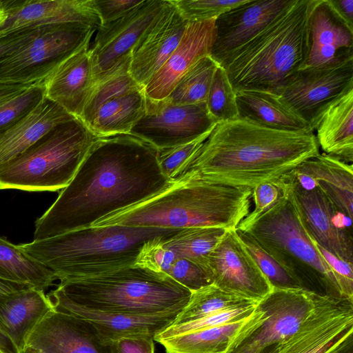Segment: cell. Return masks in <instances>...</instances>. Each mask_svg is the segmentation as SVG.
<instances>
[{
	"instance_id": "17",
	"label": "cell",
	"mask_w": 353,
	"mask_h": 353,
	"mask_svg": "<svg viewBox=\"0 0 353 353\" xmlns=\"http://www.w3.org/2000/svg\"><path fill=\"white\" fill-rule=\"evenodd\" d=\"M188 22L171 0L166 3L135 45L130 73L142 87L165 63L179 45Z\"/></svg>"
},
{
	"instance_id": "16",
	"label": "cell",
	"mask_w": 353,
	"mask_h": 353,
	"mask_svg": "<svg viewBox=\"0 0 353 353\" xmlns=\"http://www.w3.org/2000/svg\"><path fill=\"white\" fill-rule=\"evenodd\" d=\"M212 284L260 301L273 289L241 241L236 229L228 230L207 256Z\"/></svg>"
},
{
	"instance_id": "30",
	"label": "cell",
	"mask_w": 353,
	"mask_h": 353,
	"mask_svg": "<svg viewBox=\"0 0 353 353\" xmlns=\"http://www.w3.org/2000/svg\"><path fill=\"white\" fill-rule=\"evenodd\" d=\"M143 87L119 94L101 104L87 127L97 137L130 134L146 110Z\"/></svg>"
},
{
	"instance_id": "48",
	"label": "cell",
	"mask_w": 353,
	"mask_h": 353,
	"mask_svg": "<svg viewBox=\"0 0 353 353\" xmlns=\"http://www.w3.org/2000/svg\"><path fill=\"white\" fill-rule=\"evenodd\" d=\"M142 1L143 0H93L102 25L122 17Z\"/></svg>"
},
{
	"instance_id": "5",
	"label": "cell",
	"mask_w": 353,
	"mask_h": 353,
	"mask_svg": "<svg viewBox=\"0 0 353 353\" xmlns=\"http://www.w3.org/2000/svg\"><path fill=\"white\" fill-rule=\"evenodd\" d=\"M314 0H293L269 25L220 65L234 92L277 94L305 65L309 53V17Z\"/></svg>"
},
{
	"instance_id": "13",
	"label": "cell",
	"mask_w": 353,
	"mask_h": 353,
	"mask_svg": "<svg viewBox=\"0 0 353 353\" xmlns=\"http://www.w3.org/2000/svg\"><path fill=\"white\" fill-rule=\"evenodd\" d=\"M217 123L209 114L205 103L176 105L167 99L147 97L145 112L130 134L161 150L194 141L211 131Z\"/></svg>"
},
{
	"instance_id": "32",
	"label": "cell",
	"mask_w": 353,
	"mask_h": 353,
	"mask_svg": "<svg viewBox=\"0 0 353 353\" xmlns=\"http://www.w3.org/2000/svg\"><path fill=\"white\" fill-rule=\"evenodd\" d=\"M0 278L45 290L57 279L54 273L19 245L0 237Z\"/></svg>"
},
{
	"instance_id": "18",
	"label": "cell",
	"mask_w": 353,
	"mask_h": 353,
	"mask_svg": "<svg viewBox=\"0 0 353 353\" xmlns=\"http://www.w3.org/2000/svg\"><path fill=\"white\" fill-rule=\"evenodd\" d=\"M293 0H248L215 19L210 57L219 65L252 40Z\"/></svg>"
},
{
	"instance_id": "15",
	"label": "cell",
	"mask_w": 353,
	"mask_h": 353,
	"mask_svg": "<svg viewBox=\"0 0 353 353\" xmlns=\"http://www.w3.org/2000/svg\"><path fill=\"white\" fill-rule=\"evenodd\" d=\"M319 294L302 288H273L259 304L263 323L232 353H261L295 332L312 310Z\"/></svg>"
},
{
	"instance_id": "21",
	"label": "cell",
	"mask_w": 353,
	"mask_h": 353,
	"mask_svg": "<svg viewBox=\"0 0 353 353\" xmlns=\"http://www.w3.org/2000/svg\"><path fill=\"white\" fill-rule=\"evenodd\" d=\"M215 19L188 23L165 63L144 87L152 100L167 98L181 78L201 58L210 56L215 37Z\"/></svg>"
},
{
	"instance_id": "53",
	"label": "cell",
	"mask_w": 353,
	"mask_h": 353,
	"mask_svg": "<svg viewBox=\"0 0 353 353\" xmlns=\"http://www.w3.org/2000/svg\"><path fill=\"white\" fill-rule=\"evenodd\" d=\"M0 351L2 353H20L11 339L1 328Z\"/></svg>"
},
{
	"instance_id": "31",
	"label": "cell",
	"mask_w": 353,
	"mask_h": 353,
	"mask_svg": "<svg viewBox=\"0 0 353 353\" xmlns=\"http://www.w3.org/2000/svg\"><path fill=\"white\" fill-rule=\"evenodd\" d=\"M236 98L239 118L278 130L310 129L305 121L280 100L277 94L261 90H243L236 92Z\"/></svg>"
},
{
	"instance_id": "43",
	"label": "cell",
	"mask_w": 353,
	"mask_h": 353,
	"mask_svg": "<svg viewBox=\"0 0 353 353\" xmlns=\"http://www.w3.org/2000/svg\"><path fill=\"white\" fill-rule=\"evenodd\" d=\"M166 274L191 292L212 284L206 266L185 258H178Z\"/></svg>"
},
{
	"instance_id": "39",
	"label": "cell",
	"mask_w": 353,
	"mask_h": 353,
	"mask_svg": "<svg viewBox=\"0 0 353 353\" xmlns=\"http://www.w3.org/2000/svg\"><path fill=\"white\" fill-rule=\"evenodd\" d=\"M258 304L256 305L224 310L185 323L171 324L165 330L157 334L154 337V341H156L159 339L170 338L205 328L219 326L243 319L252 314Z\"/></svg>"
},
{
	"instance_id": "38",
	"label": "cell",
	"mask_w": 353,
	"mask_h": 353,
	"mask_svg": "<svg viewBox=\"0 0 353 353\" xmlns=\"http://www.w3.org/2000/svg\"><path fill=\"white\" fill-rule=\"evenodd\" d=\"M45 98L42 81L0 105V134L27 116Z\"/></svg>"
},
{
	"instance_id": "49",
	"label": "cell",
	"mask_w": 353,
	"mask_h": 353,
	"mask_svg": "<svg viewBox=\"0 0 353 353\" xmlns=\"http://www.w3.org/2000/svg\"><path fill=\"white\" fill-rule=\"evenodd\" d=\"M154 336L132 335L110 342L112 353H154Z\"/></svg>"
},
{
	"instance_id": "19",
	"label": "cell",
	"mask_w": 353,
	"mask_h": 353,
	"mask_svg": "<svg viewBox=\"0 0 353 353\" xmlns=\"http://www.w3.org/2000/svg\"><path fill=\"white\" fill-rule=\"evenodd\" d=\"M26 346L43 353H112L90 323L54 310L34 327Z\"/></svg>"
},
{
	"instance_id": "56",
	"label": "cell",
	"mask_w": 353,
	"mask_h": 353,
	"mask_svg": "<svg viewBox=\"0 0 353 353\" xmlns=\"http://www.w3.org/2000/svg\"><path fill=\"white\" fill-rule=\"evenodd\" d=\"M343 353H352V348H351V349H350V350H349V351H348V350H346V351H345V352H343Z\"/></svg>"
},
{
	"instance_id": "29",
	"label": "cell",
	"mask_w": 353,
	"mask_h": 353,
	"mask_svg": "<svg viewBox=\"0 0 353 353\" xmlns=\"http://www.w3.org/2000/svg\"><path fill=\"white\" fill-rule=\"evenodd\" d=\"M309 175L343 214L353 217V166L334 157L319 153L296 168Z\"/></svg>"
},
{
	"instance_id": "37",
	"label": "cell",
	"mask_w": 353,
	"mask_h": 353,
	"mask_svg": "<svg viewBox=\"0 0 353 353\" xmlns=\"http://www.w3.org/2000/svg\"><path fill=\"white\" fill-rule=\"evenodd\" d=\"M205 103L209 114L217 123L239 118L236 92L225 70L220 65L214 74Z\"/></svg>"
},
{
	"instance_id": "51",
	"label": "cell",
	"mask_w": 353,
	"mask_h": 353,
	"mask_svg": "<svg viewBox=\"0 0 353 353\" xmlns=\"http://www.w3.org/2000/svg\"><path fill=\"white\" fill-rule=\"evenodd\" d=\"M32 85L0 81V105L20 94Z\"/></svg>"
},
{
	"instance_id": "52",
	"label": "cell",
	"mask_w": 353,
	"mask_h": 353,
	"mask_svg": "<svg viewBox=\"0 0 353 353\" xmlns=\"http://www.w3.org/2000/svg\"><path fill=\"white\" fill-rule=\"evenodd\" d=\"M30 288L34 287L0 278V299Z\"/></svg>"
},
{
	"instance_id": "10",
	"label": "cell",
	"mask_w": 353,
	"mask_h": 353,
	"mask_svg": "<svg viewBox=\"0 0 353 353\" xmlns=\"http://www.w3.org/2000/svg\"><path fill=\"white\" fill-rule=\"evenodd\" d=\"M353 301L319 294L298 330L261 353H341L352 346Z\"/></svg>"
},
{
	"instance_id": "9",
	"label": "cell",
	"mask_w": 353,
	"mask_h": 353,
	"mask_svg": "<svg viewBox=\"0 0 353 353\" xmlns=\"http://www.w3.org/2000/svg\"><path fill=\"white\" fill-rule=\"evenodd\" d=\"M95 31L77 22L40 26L32 41L0 62V81L24 84L42 81L65 60L90 44Z\"/></svg>"
},
{
	"instance_id": "35",
	"label": "cell",
	"mask_w": 353,
	"mask_h": 353,
	"mask_svg": "<svg viewBox=\"0 0 353 353\" xmlns=\"http://www.w3.org/2000/svg\"><path fill=\"white\" fill-rule=\"evenodd\" d=\"M218 65L210 56L201 58L181 78L165 99L176 105L205 103Z\"/></svg>"
},
{
	"instance_id": "7",
	"label": "cell",
	"mask_w": 353,
	"mask_h": 353,
	"mask_svg": "<svg viewBox=\"0 0 353 353\" xmlns=\"http://www.w3.org/2000/svg\"><path fill=\"white\" fill-rule=\"evenodd\" d=\"M97 138L77 117L57 125L21 154L0 165V189H63Z\"/></svg>"
},
{
	"instance_id": "12",
	"label": "cell",
	"mask_w": 353,
	"mask_h": 353,
	"mask_svg": "<svg viewBox=\"0 0 353 353\" xmlns=\"http://www.w3.org/2000/svg\"><path fill=\"white\" fill-rule=\"evenodd\" d=\"M276 181L310 236L338 258L353 264L352 219L340 212L319 188L303 190L288 173Z\"/></svg>"
},
{
	"instance_id": "4",
	"label": "cell",
	"mask_w": 353,
	"mask_h": 353,
	"mask_svg": "<svg viewBox=\"0 0 353 353\" xmlns=\"http://www.w3.org/2000/svg\"><path fill=\"white\" fill-rule=\"evenodd\" d=\"M179 230L123 225L91 226L19 245L50 269L57 279L70 280L134 265L148 241Z\"/></svg>"
},
{
	"instance_id": "22",
	"label": "cell",
	"mask_w": 353,
	"mask_h": 353,
	"mask_svg": "<svg viewBox=\"0 0 353 353\" xmlns=\"http://www.w3.org/2000/svg\"><path fill=\"white\" fill-rule=\"evenodd\" d=\"M265 318L259 303L249 316L226 324L156 341L166 353H232Z\"/></svg>"
},
{
	"instance_id": "54",
	"label": "cell",
	"mask_w": 353,
	"mask_h": 353,
	"mask_svg": "<svg viewBox=\"0 0 353 353\" xmlns=\"http://www.w3.org/2000/svg\"><path fill=\"white\" fill-rule=\"evenodd\" d=\"M8 19V13L0 3V28L5 24Z\"/></svg>"
},
{
	"instance_id": "36",
	"label": "cell",
	"mask_w": 353,
	"mask_h": 353,
	"mask_svg": "<svg viewBox=\"0 0 353 353\" xmlns=\"http://www.w3.org/2000/svg\"><path fill=\"white\" fill-rule=\"evenodd\" d=\"M130 61L131 57L94 83L79 118L86 126L96 110L105 101L119 94L142 87L130 73Z\"/></svg>"
},
{
	"instance_id": "57",
	"label": "cell",
	"mask_w": 353,
	"mask_h": 353,
	"mask_svg": "<svg viewBox=\"0 0 353 353\" xmlns=\"http://www.w3.org/2000/svg\"><path fill=\"white\" fill-rule=\"evenodd\" d=\"M0 353H2V352L0 351Z\"/></svg>"
},
{
	"instance_id": "41",
	"label": "cell",
	"mask_w": 353,
	"mask_h": 353,
	"mask_svg": "<svg viewBox=\"0 0 353 353\" xmlns=\"http://www.w3.org/2000/svg\"><path fill=\"white\" fill-rule=\"evenodd\" d=\"M188 23L216 19L248 0H171Z\"/></svg>"
},
{
	"instance_id": "45",
	"label": "cell",
	"mask_w": 353,
	"mask_h": 353,
	"mask_svg": "<svg viewBox=\"0 0 353 353\" xmlns=\"http://www.w3.org/2000/svg\"><path fill=\"white\" fill-rule=\"evenodd\" d=\"M282 195V190L276 181L264 183L252 188L254 209L242 220L237 228L251 223L269 210Z\"/></svg>"
},
{
	"instance_id": "28",
	"label": "cell",
	"mask_w": 353,
	"mask_h": 353,
	"mask_svg": "<svg viewBox=\"0 0 353 353\" xmlns=\"http://www.w3.org/2000/svg\"><path fill=\"white\" fill-rule=\"evenodd\" d=\"M314 131L319 147L323 153L352 164L353 88L345 92L325 110Z\"/></svg>"
},
{
	"instance_id": "34",
	"label": "cell",
	"mask_w": 353,
	"mask_h": 353,
	"mask_svg": "<svg viewBox=\"0 0 353 353\" xmlns=\"http://www.w3.org/2000/svg\"><path fill=\"white\" fill-rule=\"evenodd\" d=\"M228 230L222 228H190L162 239L164 247L185 258L206 265L207 256Z\"/></svg>"
},
{
	"instance_id": "3",
	"label": "cell",
	"mask_w": 353,
	"mask_h": 353,
	"mask_svg": "<svg viewBox=\"0 0 353 353\" xmlns=\"http://www.w3.org/2000/svg\"><path fill=\"white\" fill-rule=\"evenodd\" d=\"M252 189L203 181L176 183L92 226L123 225L169 229L215 227L236 229L250 213Z\"/></svg>"
},
{
	"instance_id": "27",
	"label": "cell",
	"mask_w": 353,
	"mask_h": 353,
	"mask_svg": "<svg viewBox=\"0 0 353 353\" xmlns=\"http://www.w3.org/2000/svg\"><path fill=\"white\" fill-rule=\"evenodd\" d=\"M74 118L45 97L27 116L0 134V165L21 154L57 125Z\"/></svg>"
},
{
	"instance_id": "6",
	"label": "cell",
	"mask_w": 353,
	"mask_h": 353,
	"mask_svg": "<svg viewBox=\"0 0 353 353\" xmlns=\"http://www.w3.org/2000/svg\"><path fill=\"white\" fill-rule=\"evenodd\" d=\"M192 292L168 274L134 265L60 281L48 294L86 308L136 316L181 311Z\"/></svg>"
},
{
	"instance_id": "14",
	"label": "cell",
	"mask_w": 353,
	"mask_h": 353,
	"mask_svg": "<svg viewBox=\"0 0 353 353\" xmlns=\"http://www.w3.org/2000/svg\"><path fill=\"white\" fill-rule=\"evenodd\" d=\"M166 0H143L122 17L102 25L89 48L94 81L129 58Z\"/></svg>"
},
{
	"instance_id": "46",
	"label": "cell",
	"mask_w": 353,
	"mask_h": 353,
	"mask_svg": "<svg viewBox=\"0 0 353 353\" xmlns=\"http://www.w3.org/2000/svg\"><path fill=\"white\" fill-rule=\"evenodd\" d=\"M314 241L334 273L341 298L353 301V264L338 258Z\"/></svg>"
},
{
	"instance_id": "58",
	"label": "cell",
	"mask_w": 353,
	"mask_h": 353,
	"mask_svg": "<svg viewBox=\"0 0 353 353\" xmlns=\"http://www.w3.org/2000/svg\"><path fill=\"white\" fill-rule=\"evenodd\" d=\"M341 353H343V352H341Z\"/></svg>"
},
{
	"instance_id": "25",
	"label": "cell",
	"mask_w": 353,
	"mask_h": 353,
	"mask_svg": "<svg viewBox=\"0 0 353 353\" xmlns=\"http://www.w3.org/2000/svg\"><path fill=\"white\" fill-rule=\"evenodd\" d=\"M309 53L303 68L329 63L353 50V29L329 0H314L309 17Z\"/></svg>"
},
{
	"instance_id": "23",
	"label": "cell",
	"mask_w": 353,
	"mask_h": 353,
	"mask_svg": "<svg viewBox=\"0 0 353 353\" xmlns=\"http://www.w3.org/2000/svg\"><path fill=\"white\" fill-rule=\"evenodd\" d=\"M46 296L53 310L90 323L107 343L127 336L148 334L154 336L170 326L181 311L152 316L130 315L92 310L49 294Z\"/></svg>"
},
{
	"instance_id": "33",
	"label": "cell",
	"mask_w": 353,
	"mask_h": 353,
	"mask_svg": "<svg viewBox=\"0 0 353 353\" xmlns=\"http://www.w3.org/2000/svg\"><path fill=\"white\" fill-rule=\"evenodd\" d=\"M259 303L211 284L192 292L188 303L172 324L185 323L224 310L256 305Z\"/></svg>"
},
{
	"instance_id": "40",
	"label": "cell",
	"mask_w": 353,
	"mask_h": 353,
	"mask_svg": "<svg viewBox=\"0 0 353 353\" xmlns=\"http://www.w3.org/2000/svg\"><path fill=\"white\" fill-rule=\"evenodd\" d=\"M236 232L247 250L273 288H301L282 266L262 249L250 234L237 228Z\"/></svg>"
},
{
	"instance_id": "50",
	"label": "cell",
	"mask_w": 353,
	"mask_h": 353,
	"mask_svg": "<svg viewBox=\"0 0 353 353\" xmlns=\"http://www.w3.org/2000/svg\"><path fill=\"white\" fill-rule=\"evenodd\" d=\"M339 16L353 29V0H329Z\"/></svg>"
},
{
	"instance_id": "47",
	"label": "cell",
	"mask_w": 353,
	"mask_h": 353,
	"mask_svg": "<svg viewBox=\"0 0 353 353\" xmlns=\"http://www.w3.org/2000/svg\"><path fill=\"white\" fill-rule=\"evenodd\" d=\"M39 28L28 26L0 34V62L26 46L37 35Z\"/></svg>"
},
{
	"instance_id": "2",
	"label": "cell",
	"mask_w": 353,
	"mask_h": 353,
	"mask_svg": "<svg viewBox=\"0 0 353 353\" xmlns=\"http://www.w3.org/2000/svg\"><path fill=\"white\" fill-rule=\"evenodd\" d=\"M319 153L310 129L278 130L238 118L218 123L172 181H203L252 189L277 181Z\"/></svg>"
},
{
	"instance_id": "44",
	"label": "cell",
	"mask_w": 353,
	"mask_h": 353,
	"mask_svg": "<svg viewBox=\"0 0 353 353\" xmlns=\"http://www.w3.org/2000/svg\"><path fill=\"white\" fill-rule=\"evenodd\" d=\"M175 233L148 241L143 247L136 264L167 274L178 256L175 252L164 247L161 241L163 238Z\"/></svg>"
},
{
	"instance_id": "11",
	"label": "cell",
	"mask_w": 353,
	"mask_h": 353,
	"mask_svg": "<svg viewBox=\"0 0 353 353\" xmlns=\"http://www.w3.org/2000/svg\"><path fill=\"white\" fill-rule=\"evenodd\" d=\"M351 88L353 50L329 63L301 68L277 95L314 132L325 110Z\"/></svg>"
},
{
	"instance_id": "1",
	"label": "cell",
	"mask_w": 353,
	"mask_h": 353,
	"mask_svg": "<svg viewBox=\"0 0 353 353\" xmlns=\"http://www.w3.org/2000/svg\"><path fill=\"white\" fill-rule=\"evenodd\" d=\"M172 184L149 143L131 134L98 137L71 181L35 221L33 241L91 227Z\"/></svg>"
},
{
	"instance_id": "8",
	"label": "cell",
	"mask_w": 353,
	"mask_h": 353,
	"mask_svg": "<svg viewBox=\"0 0 353 353\" xmlns=\"http://www.w3.org/2000/svg\"><path fill=\"white\" fill-rule=\"evenodd\" d=\"M237 229L250 234L301 288L341 298L332 270L283 193L269 210Z\"/></svg>"
},
{
	"instance_id": "20",
	"label": "cell",
	"mask_w": 353,
	"mask_h": 353,
	"mask_svg": "<svg viewBox=\"0 0 353 353\" xmlns=\"http://www.w3.org/2000/svg\"><path fill=\"white\" fill-rule=\"evenodd\" d=\"M8 19L0 34L28 26L77 22L97 31L102 26L93 0H4Z\"/></svg>"
},
{
	"instance_id": "24",
	"label": "cell",
	"mask_w": 353,
	"mask_h": 353,
	"mask_svg": "<svg viewBox=\"0 0 353 353\" xmlns=\"http://www.w3.org/2000/svg\"><path fill=\"white\" fill-rule=\"evenodd\" d=\"M90 44L61 63L42 81L45 97L79 118L95 83Z\"/></svg>"
},
{
	"instance_id": "26",
	"label": "cell",
	"mask_w": 353,
	"mask_h": 353,
	"mask_svg": "<svg viewBox=\"0 0 353 353\" xmlns=\"http://www.w3.org/2000/svg\"><path fill=\"white\" fill-rule=\"evenodd\" d=\"M52 310L43 290L30 288L19 291L0 299V328L21 352L34 327Z\"/></svg>"
},
{
	"instance_id": "55",
	"label": "cell",
	"mask_w": 353,
	"mask_h": 353,
	"mask_svg": "<svg viewBox=\"0 0 353 353\" xmlns=\"http://www.w3.org/2000/svg\"><path fill=\"white\" fill-rule=\"evenodd\" d=\"M20 353H43L38 350L34 348L26 346L23 350L20 352Z\"/></svg>"
},
{
	"instance_id": "42",
	"label": "cell",
	"mask_w": 353,
	"mask_h": 353,
	"mask_svg": "<svg viewBox=\"0 0 353 353\" xmlns=\"http://www.w3.org/2000/svg\"><path fill=\"white\" fill-rule=\"evenodd\" d=\"M211 131L189 143L158 150V161L160 168L169 180L172 181L178 172L199 150Z\"/></svg>"
}]
</instances>
